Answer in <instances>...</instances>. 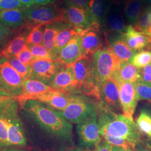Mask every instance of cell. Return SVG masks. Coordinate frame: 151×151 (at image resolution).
<instances>
[{
    "label": "cell",
    "instance_id": "cell-1",
    "mask_svg": "<svg viewBox=\"0 0 151 151\" xmlns=\"http://www.w3.org/2000/svg\"><path fill=\"white\" fill-rule=\"evenodd\" d=\"M20 106L50 135L62 139H71L72 125L60 116L54 109L33 100H27Z\"/></svg>",
    "mask_w": 151,
    "mask_h": 151
},
{
    "label": "cell",
    "instance_id": "cell-2",
    "mask_svg": "<svg viewBox=\"0 0 151 151\" xmlns=\"http://www.w3.org/2000/svg\"><path fill=\"white\" fill-rule=\"evenodd\" d=\"M98 124L101 135L108 134L127 140L133 146L140 142L141 134L133 119L123 114H118L108 111L101 105Z\"/></svg>",
    "mask_w": 151,
    "mask_h": 151
},
{
    "label": "cell",
    "instance_id": "cell-3",
    "mask_svg": "<svg viewBox=\"0 0 151 151\" xmlns=\"http://www.w3.org/2000/svg\"><path fill=\"white\" fill-rule=\"evenodd\" d=\"M121 61L108 47L101 49L91 57V69L93 83L99 91L104 82L110 78Z\"/></svg>",
    "mask_w": 151,
    "mask_h": 151
},
{
    "label": "cell",
    "instance_id": "cell-4",
    "mask_svg": "<svg viewBox=\"0 0 151 151\" xmlns=\"http://www.w3.org/2000/svg\"><path fill=\"white\" fill-rule=\"evenodd\" d=\"M63 119L70 123L79 124L97 116V108L86 97L71 95L70 102L63 110H55Z\"/></svg>",
    "mask_w": 151,
    "mask_h": 151
},
{
    "label": "cell",
    "instance_id": "cell-5",
    "mask_svg": "<svg viewBox=\"0 0 151 151\" xmlns=\"http://www.w3.org/2000/svg\"><path fill=\"white\" fill-rule=\"evenodd\" d=\"M27 16V29L53 24L65 22V10L55 4L47 6L34 5L26 9Z\"/></svg>",
    "mask_w": 151,
    "mask_h": 151
},
{
    "label": "cell",
    "instance_id": "cell-6",
    "mask_svg": "<svg viewBox=\"0 0 151 151\" xmlns=\"http://www.w3.org/2000/svg\"><path fill=\"white\" fill-rule=\"evenodd\" d=\"M20 106V103L16 98L11 100L6 110V123L10 147L22 148L27 145V140L19 113Z\"/></svg>",
    "mask_w": 151,
    "mask_h": 151
},
{
    "label": "cell",
    "instance_id": "cell-7",
    "mask_svg": "<svg viewBox=\"0 0 151 151\" xmlns=\"http://www.w3.org/2000/svg\"><path fill=\"white\" fill-rule=\"evenodd\" d=\"M8 60L0 57V91L11 97L19 96L24 81Z\"/></svg>",
    "mask_w": 151,
    "mask_h": 151
},
{
    "label": "cell",
    "instance_id": "cell-8",
    "mask_svg": "<svg viewBox=\"0 0 151 151\" xmlns=\"http://www.w3.org/2000/svg\"><path fill=\"white\" fill-rule=\"evenodd\" d=\"M91 57H82L72 65L77 82L76 92L92 96L99 100V91L93 83L92 76Z\"/></svg>",
    "mask_w": 151,
    "mask_h": 151
},
{
    "label": "cell",
    "instance_id": "cell-9",
    "mask_svg": "<svg viewBox=\"0 0 151 151\" xmlns=\"http://www.w3.org/2000/svg\"><path fill=\"white\" fill-rule=\"evenodd\" d=\"M127 26L124 8L120 5L119 0H113L102 28L104 37L122 35Z\"/></svg>",
    "mask_w": 151,
    "mask_h": 151
},
{
    "label": "cell",
    "instance_id": "cell-10",
    "mask_svg": "<svg viewBox=\"0 0 151 151\" xmlns=\"http://www.w3.org/2000/svg\"><path fill=\"white\" fill-rule=\"evenodd\" d=\"M77 132L81 146L96 148L102 142L97 116L78 124Z\"/></svg>",
    "mask_w": 151,
    "mask_h": 151
},
{
    "label": "cell",
    "instance_id": "cell-11",
    "mask_svg": "<svg viewBox=\"0 0 151 151\" xmlns=\"http://www.w3.org/2000/svg\"><path fill=\"white\" fill-rule=\"evenodd\" d=\"M99 100L108 111L116 114L121 110L119 86L113 80L109 78L100 87Z\"/></svg>",
    "mask_w": 151,
    "mask_h": 151
},
{
    "label": "cell",
    "instance_id": "cell-12",
    "mask_svg": "<svg viewBox=\"0 0 151 151\" xmlns=\"http://www.w3.org/2000/svg\"><path fill=\"white\" fill-rule=\"evenodd\" d=\"M32 70L29 78L37 80L50 86L62 65L57 60H35L31 65Z\"/></svg>",
    "mask_w": 151,
    "mask_h": 151
},
{
    "label": "cell",
    "instance_id": "cell-13",
    "mask_svg": "<svg viewBox=\"0 0 151 151\" xmlns=\"http://www.w3.org/2000/svg\"><path fill=\"white\" fill-rule=\"evenodd\" d=\"M102 29L100 26L91 24L80 34L83 56L88 57L103 48Z\"/></svg>",
    "mask_w": 151,
    "mask_h": 151
},
{
    "label": "cell",
    "instance_id": "cell-14",
    "mask_svg": "<svg viewBox=\"0 0 151 151\" xmlns=\"http://www.w3.org/2000/svg\"><path fill=\"white\" fill-rule=\"evenodd\" d=\"M55 91L71 94L76 91L77 82L73 68L71 66H62L56 75L50 86Z\"/></svg>",
    "mask_w": 151,
    "mask_h": 151
},
{
    "label": "cell",
    "instance_id": "cell-15",
    "mask_svg": "<svg viewBox=\"0 0 151 151\" xmlns=\"http://www.w3.org/2000/svg\"><path fill=\"white\" fill-rule=\"evenodd\" d=\"M122 110L125 116L133 119L138 97L135 83L126 82L118 85Z\"/></svg>",
    "mask_w": 151,
    "mask_h": 151
},
{
    "label": "cell",
    "instance_id": "cell-16",
    "mask_svg": "<svg viewBox=\"0 0 151 151\" xmlns=\"http://www.w3.org/2000/svg\"><path fill=\"white\" fill-rule=\"evenodd\" d=\"M83 57L80 35H76L60 50L57 61L62 65L71 66Z\"/></svg>",
    "mask_w": 151,
    "mask_h": 151
},
{
    "label": "cell",
    "instance_id": "cell-17",
    "mask_svg": "<svg viewBox=\"0 0 151 151\" xmlns=\"http://www.w3.org/2000/svg\"><path fill=\"white\" fill-rule=\"evenodd\" d=\"M27 9L1 10L0 22L14 32L21 31L27 24Z\"/></svg>",
    "mask_w": 151,
    "mask_h": 151
},
{
    "label": "cell",
    "instance_id": "cell-18",
    "mask_svg": "<svg viewBox=\"0 0 151 151\" xmlns=\"http://www.w3.org/2000/svg\"><path fill=\"white\" fill-rule=\"evenodd\" d=\"M71 94L50 90L32 97L30 100H36L43 103L55 110L62 111L66 108L70 102Z\"/></svg>",
    "mask_w": 151,
    "mask_h": 151
},
{
    "label": "cell",
    "instance_id": "cell-19",
    "mask_svg": "<svg viewBox=\"0 0 151 151\" xmlns=\"http://www.w3.org/2000/svg\"><path fill=\"white\" fill-rule=\"evenodd\" d=\"M65 10V22L73 27L85 30L91 25V21L86 9L66 5Z\"/></svg>",
    "mask_w": 151,
    "mask_h": 151
},
{
    "label": "cell",
    "instance_id": "cell-20",
    "mask_svg": "<svg viewBox=\"0 0 151 151\" xmlns=\"http://www.w3.org/2000/svg\"><path fill=\"white\" fill-rule=\"evenodd\" d=\"M110 78L118 85L126 82L135 83L140 79L139 69L130 62H121Z\"/></svg>",
    "mask_w": 151,
    "mask_h": 151
},
{
    "label": "cell",
    "instance_id": "cell-21",
    "mask_svg": "<svg viewBox=\"0 0 151 151\" xmlns=\"http://www.w3.org/2000/svg\"><path fill=\"white\" fill-rule=\"evenodd\" d=\"M113 0H90L87 11L92 24L103 28L106 17Z\"/></svg>",
    "mask_w": 151,
    "mask_h": 151
},
{
    "label": "cell",
    "instance_id": "cell-22",
    "mask_svg": "<svg viewBox=\"0 0 151 151\" xmlns=\"http://www.w3.org/2000/svg\"><path fill=\"white\" fill-rule=\"evenodd\" d=\"M53 90L49 86L41 81L28 78L24 81L22 93L16 99L20 103V105H22V103L31 99L32 97Z\"/></svg>",
    "mask_w": 151,
    "mask_h": 151
},
{
    "label": "cell",
    "instance_id": "cell-23",
    "mask_svg": "<svg viewBox=\"0 0 151 151\" xmlns=\"http://www.w3.org/2000/svg\"><path fill=\"white\" fill-rule=\"evenodd\" d=\"M122 35L108 38L105 40L109 44V47L121 62H130L137 51L130 48Z\"/></svg>",
    "mask_w": 151,
    "mask_h": 151
},
{
    "label": "cell",
    "instance_id": "cell-24",
    "mask_svg": "<svg viewBox=\"0 0 151 151\" xmlns=\"http://www.w3.org/2000/svg\"><path fill=\"white\" fill-rule=\"evenodd\" d=\"M124 41L133 50H140L150 43V39L143 32L136 30L132 25H128L122 35Z\"/></svg>",
    "mask_w": 151,
    "mask_h": 151
},
{
    "label": "cell",
    "instance_id": "cell-25",
    "mask_svg": "<svg viewBox=\"0 0 151 151\" xmlns=\"http://www.w3.org/2000/svg\"><path fill=\"white\" fill-rule=\"evenodd\" d=\"M83 29L73 27L68 23L64 22L62 27L58 33L54 45V54L57 58L60 50L76 35H80Z\"/></svg>",
    "mask_w": 151,
    "mask_h": 151
},
{
    "label": "cell",
    "instance_id": "cell-26",
    "mask_svg": "<svg viewBox=\"0 0 151 151\" xmlns=\"http://www.w3.org/2000/svg\"><path fill=\"white\" fill-rule=\"evenodd\" d=\"M13 98L15 97L0 95V149L11 147L7 135L6 110L9 103Z\"/></svg>",
    "mask_w": 151,
    "mask_h": 151
},
{
    "label": "cell",
    "instance_id": "cell-27",
    "mask_svg": "<svg viewBox=\"0 0 151 151\" xmlns=\"http://www.w3.org/2000/svg\"><path fill=\"white\" fill-rule=\"evenodd\" d=\"M26 30L25 27L21 31L15 33V35L11 39L1 52L0 57L9 58L15 57L27 45L25 40Z\"/></svg>",
    "mask_w": 151,
    "mask_h": 151
},
{
    "label": "cell",
    "instance_id": "cell-28",
    "mask_svg": "<svg viewBox=\"0 0 151 151\" xmlns=\"http://www.w3.org/2000/svg\"><path fill=\"white\" fill-rule=\"evenodd\" d=\"M144 4L140 0H125L124 14L127 22L133 27L138 21L142 12L144 10Z\"/></svg>",
    "mask_w": 151,
    "mask_h": 151
},
{
    "label": "cell",
    "instance_id": "cell-29",
    "mask_svg": "<svg viewBox=\"0 0 151 151\" xmlns=\"http://www.w3.org/2000/svg\"><path fill=\"white\" fill-rule=\"evenodd\" d=\"M65 22H59L53 24L45 25L43 39L42 44L45 48L53 55L55 60H57V58L54 54V49L55 42L57 35L60 29L62 27Z\"/></svg>",
    "mask_w": 151,
    "mask_h": 151
},
{
    "label": "cell",
    "instance_id": "cell-30",
    "mask_svg": "<svg viewBox=\"0 0 151 151\" xmlns=\"http://www.w3.org/2000/svg\"><path fill=\"white\" fill-rule=\"evenodd\" d=\"M45 25H39L27 29L25 40L28 47L42 44L43 39Z\"/></svg>",
    "mask_w": 151,
    "mask_h": 151
},
{
    "label": "cell",
    "instance_id": "cell-31",
    "mask_svg": "<svg viewBox=\"0 0 151 151\" xmlns=\"http://www.w3.org/2000/svg\"><path fill=\"white\" fill-rule=\"evenodd\" d=\"M14 69L20 75L24 80H27L30 77L32 68L31 65H27L22 63L16 57H12L6 58Z\"/></svg>",
    "mask_w": 151,
    "mask_h": 151
},
{
    "label": "cell",
    "instance_id": "cell-32",
    "mask_svg": "<svg viewBox=\"0 0 151 151\" xmlns=\"http://www.w3.org/2000/svg\"><path fill=\"white\" fill-rule=\"evenodd\" d=\"M137 125L140 132L151 137V118L147 110L143 109L140 111Z\"/></svg>",
    "mask_w": 151,
    "mask_h": 151
},
{
    "label": "cell",
    "instance_id": "cell-33",
    "mask_svg": "<svg viewBox=\"0 0 151 151\" xmlns=\"http://www.w3.org/2000/svg\"><path fill=\"white\" fill-rule=\"evenodd\" d=\"M29 47L31 50L34 60H56L52 53L42 44L32 45Z\"/></svg>",
    "mask_w": 151,
    "mask_h": 151
},
{
    "label": "cell",
    "instance_id": "cell-34",
    "mask_svg": "<svg viewBox=\"0 0 151 151\" xmlns=\"http://www.w3.org/2000/svg\"><path fill=\"white\" fill-rule=\"evenodd\" d=\"M139 100H146L151 103V85L139 79L135 82Z\"/></svg>",
    "mask_w": 151,
    "mask_h": 151
},
{
    "label": "cell",
    "instance_id": "cell-35",
    "mask_svg": "<svg viewBox=\"0 0 151 151\" xmlns=\"http://www.w3.org/2000/svg\"><path fill=\"white\" fill-rule=\"evenodd\" d=\"M151 61V51L141 50L133 56L130 62L138 68H142L149 65Z\"/></svg>",
    "mask_w": 151,
    "mask_h": 151
},
{
    "label": "cell",
    "instance_id": "cell-36",
    "mask_svg": "<svg viewBox=\"0 0 151 151\" xmlns=\"http://www.w3.org/2000/svg\"><path fill=\"white\" fill-rule=\"evenodd\" d=\"M101 136L104 137L105 141H106L112 146H118L122 147L127 151H134L135 147L133 146L127 140L108 134H104Z\"/></svg>",
    "mask_w": 151,
    "mask_h": 151
},
{
    "label": "cell",
    "instance_id": "cell-37",
    "mask_svg": "<svg viewBox=\"0 0 151 151\" xmlns=\"http://www.w3.org/2000/svg\"><path fill=\"white\" fill-rule=\"evenodd\" d=\"M150 27H151V19L148 11L146 9L142 12L140 17L134 27L136 30L144 33Z\"/></svg>",
    "mask_w": 151,
    "mask_h": 151
},
{
    "label": "cell",
    "instance_id": "cell-38",
    "mask_svg": "<svg viewBox=\"0 0 151 151\" xmlns=\"http://www.w3.org/2000/svg\"><path fill=\"white\" fill-rule=\"evenodd\" d=\"M14 33L15 32L4 27L0 22V55L9 42L13 38L12 36Z\"/></svg>",
    "mask_w": 151,
    "mask_h": 151
},
{
    "label": "cell",
    "instance_id": "cell-39",
    "mask_svg": "<svg viewBox=\"0 0 151 151\" xmlns=\"http://www.w3.org/2000/svg\"><path fill=\"white\" fill-rule=\"evenodd\" d=\"M15 57L22 63L27 65H31L34 60L31 50L27 45Z\"/></svg>",
    "mask_w": 151,
    "mask_h": 151
},
{
    "label": "cell",
    "instance_id": "cell-40",
    "mask_svg": "<svg viewBox=\"0 0 151 151\" xmlns=\"http://www.w3.org/2000/svg\"><path fill=\"white\" fill-rule=\"evenodd\" d=\"M19 9H27L18 0H0V11Z\"/></svg>",
    "mask_w": 151,
    "mask_h": 151
},
{
    "label": "cell",
    "instance_id": "cell-41",
    "mask_svg": "<svg viewBox=\"0 0 151 151\" xmlns=\"http://www.w3.org/2000/svg\"><path fill=\"white\" fill-rule=\"evenodd\" d=\"M139 74L140 80L151 85V64L139 68Z\"/></svg>",
    "mask_w": 151,
    "mask_h": 151
},
{
    "label": "cell",
    "instance_id": "cell-42",
    "mask_svg": "<svg viewBox=\"0 0 151 151\" xmlns=\"http://www.w3.org/2000/svg\"><path fill=\"white\" fill-rule=\"evenodd\" d=\"M66 5L78 7L87 9L90 0H63Z\"/></svg>",
    "mask_w": 151,
    "mask_h": 151
},
{
    "label": "cell",
    "instance_id": "cell-43",
    "mask_svg": "<svg viewBox=\"0 0 151 151\" xmlns=\"http://www.w3.org/2000/svg\"><path fill=\"white\" fill-rule=\"evenodd\" d=\"M112 146L106 141L101 142L93 150H88L87 151H111Z\"/></svg>",
    "mask_w": 151,
    "mask_h": 151
},
{
    "label": "cell",
    "instance_id": "cell-44",
    "mask_svg": "<svg viewBox=\"0 0 151 151\" xmlns=\"http://www.w3.org/2000/svg\"><path fill=\"white\" fill-rule=\"evenodd\" d=\"M35 5L47 6L53 5L57 0H33Z\"/></svg>",
    "mask_w": 151,
    "mask_h": 151
},
{
    "label": "cell",
    "instance_id": "cell-45",
    "mask_svg": "<svg viewBox=\"0 0 151 151\" xmlns=\"http://www.w3.org/2000/svg\"><path fill=\"white\" fill-rule=\"evenodd\" d=\"M18 1L26 8H29L35 5L34 4L33 0H18Z\"/></svg>",
    "mask_w": 151,
    "mask_h": 151
},
{
    "label": "cell",
    "instance_id": "cell-46",
    "mask_svg": "<svg viewBox=\"0 0 151 151\" xmlns=\"http://www.w3.org/2000/svg\"><path fill=\"white\" fill-rule=\"evenodd\" d=\"M27 150L21 148H14L10 147L4 149H0V151H26Z\"/></svg>",
    "mask_w": 151,
    "mask_h": 151
},
{
    "label": "cell",
    "instance_id": "cell-47",
    "mask_svg": "<svg viewBox=\"0 0 151 151\" xmlns=\"http://www.w3.org/2000/svg\"><path fill=\"white\" fill-rule=\"evenodd\" d=\"M111 151H127L122 147H118V146H112Z\"/></svg>",
    "mask_w": 151,
    "mask_h": 151
},
{
    "label": "cell",
    "instance_id": "cell-48",
    "mask_svg": "<svg viewBox=\"0 0 151 151\" xmlns=\"http://www.w3.org/2000/svg\"><path fill=\"white\" fill-rule=\"evenodd\" d=\"M144 33L146 34V35H147L148 38H150V41L151 42V27H150V28L146 31V32H145Z\"/></svg>",
    "mask_w": 151,
    "mask_h": 151
},
{
    "label": "cell",
    "instance_id": "cell-49",
    "mask_svg": "<svg viewBox=\"0 0 151 151\" xmlns=\"http://www.w3.org/2000/svg\"><path fill=\"white\" fill-rule=\"evenodd\" d=\"M83 151V150H81V149H80V148H73V149H70V150H68V151Z\"/></svg>",
    "mask_w": 151,
    "mask_h": 151
},
{
    "label": "cell",
    "instance_id": "cell-50",
    "mask_svg": "<svg viewBox=\"0 0 151 151\" xmlns=\"http://www.w3.org/2000/svg\"><path fill=\"white\" fill-rule=\"evenodd\" d=\"M147 10L148 11V13H149V15H150V19H151V6L150 7H148L147 8Z\"/></svg>",
    "mask_w": 151,
    "mask_h": 151
},
{
    "label": "cell",
    "instance_id": "cell-51",
    "mask_svg": "<svg viewBox=\"0 0 151 151\" xmlns=\"http://www.w3.org/2000/svg\"><path fill=\"white\" fill-rule=\"evenodd\" d=\"M147 48L149 49H151V42L150 43L148 44V45H147Z\"/></svg>",
    "mask_w": 151,
    "mask_h": 151
},
{
    "label": "cell",
    "instance_id": "cell-52",
    "mask_svg": "<svg viewBox=\"0 0 151 151\" xmlns=\"http://www.w3.org/2000/svg\"><path fill=\"white\" fill-rule=\"evenodd\" d=\"M141 2H142L144 4H146L147 2H148V0H140Z\"/></svg>",
    "mask_w": 151,
    "mask_h": 151
},
{
    "label": "cell",
    "instance_id": "cell-53",
    "mask_svg": "<svg viewBox=\"0 0 151 151\" xmlns=\"http://www.w3.org/2000/svg\"><path fill=\"white\" fill-rule=\"evenodd\" d=\"M139 151H150V150H146V149H142V150H140Z\"/></svg>",
    "mask_w": 151,
    "mask_h": 151
},
{
    "label": "cell",
    "instance_id": "cell-54",
    "mask_svg": "<svg viewBox=\"0 0 151 151\" xmlns=\"http://www.w3.org/2000/svg\"><path fill=\"white\" fill-rule=\"evenodd\" d=\"M148 2L150 4V5L151 6V0H148Z\"/></svg>",
    "mask_w": 151,
    "mask_h": 151
},
{
    "label": "cell",
    "instance_id": "cell-55",
    "mask_svg": "<svg viewBox=\"0 0 151 151\" xmlns=\"http://www.w3.org/2000/svg\"><path fill=\"white\" fill-rule=\"evenodd\" d=\"M148 113L150 114V116H151V110H148Z\"/></svg>",
    "mask_w": 151,
    "mask_h": 151
},
{
    "label": "cell",
    "instance_id": "cell-56",
    "mask_svg": "<svg viewBox=\"0 0 151 151\" xmlns=\"http://www.w3.org/2000/svg\"><path fill=\"white\" fill-rule=\"evenodd\" d=\"M26 151H28V150H27Z\"/></svg>",
    "mask_w": 151,
    "mask_h": 151
},
{
    "label": "cell",
    "instance_id": "cell-57",
    "mask_svg": "<svg viewBox=\"0 0 151 151\" xmlns=\"http://www.w3.org/2000/svg\"></svg>",
    "mask_w": 151,
    "mask_h": 151
},
{
    "label": "cell",
    "instance_id": "cell-58",
    "mask_svg": "<svg viewBox=\"0 0 151 151\" xmlns=\"http://www.w3.org/2000/svg\"></svg>",
    "mask_w": 151,
    "mask_h": 151
}]
</instances>
